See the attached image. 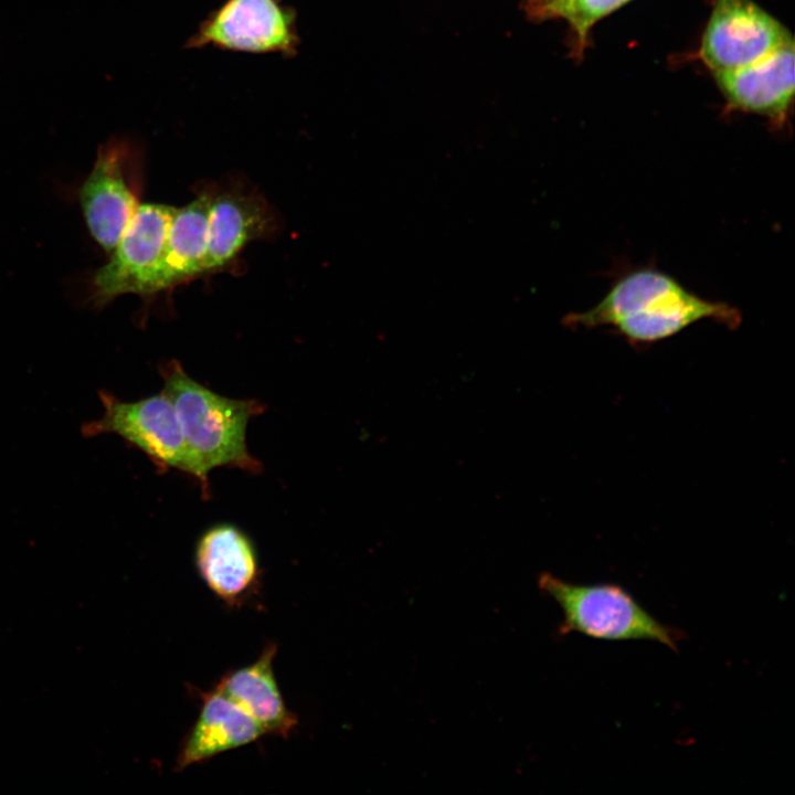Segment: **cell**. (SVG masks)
Returning a JSON list of instances; mask_svg holds the SVG:
<instances>
[{"mask_svg":"<svg viewBox=\"0 0 795 795\" xmlns=\"http://www.w3.org/2000/svg\"><path fill=\"white\" fill-rule=\"evenodd\" d=\"M733 306L702 298L667 273L638 268L619 277L592 308L569 314L568 327H612L633 343H651L701 320L741 324Z\"/></svg>","mask_w":795,"mask_h":795,"instance_id":"1","label":"cell"},{"mask_svg":"<svg viewBox=\"0 0 795 795\" xmlns=\"http://www.w3.org/2000/svg\"><path fill=\"white\" fill-rule=\"evenodd\" d=\"M200 696V713L184 735L177 755L178 771L250 744L265 734L243 709L216 690Z\"/></svg>","mask_w":795,"mask_h":795,"instance_id":"12","label":"cell"},{"mask_svg":"<svg viewBox=\"0 0 795 795\" xmlns=\"http://www.w3.org/2000/svg\"><path fill=\"white\" fill-rule=\"evenodd\" d=\"M793 40L787 30L751 0H716L701 45L716 73L750 64Z\"/></svg>","mask_w":795,"mask_h":795,"instance_id":"8","label":"cell"},{"mask_svg":"<svg viewBox=\"0 0 795 795\" xmlns=\"http://www.w3.org/2000/svg\"><path fill=\"white\" fill-rule=\"evenodd\" d=\"M209 216L208 188L186 206L176 209L163 254L165 289L205 274Z\"/></svg>","mask_w":795,"mask_h":795,"instance_id":"14","label":"cell"},{"mask_svg":"<svg viewBox=\"0 0 795 795\" xmlns=\"http://www.w3.org/2000/svg\"><path fill=\"white\" fill-rule=\"evenodd\" d=\"M552 0H527L526 10L531 18H537Z\"/></svg>","mask_w":795,"mask_h":795,"instance_id":"16","label":"cell"},{"mask_svg":"<svg viewBox=\"0 0 795 795\" xmlns=\"http://www.w3.org/2000/svg\"><path fill=\"white\" fill-rule=\"evenodd\" d=\"M210 194L205 274L229 265L251 242L272 235L276 215L265 198L239 183L213 186Z\"/></svg>","mask_w":795,"mask_h":795,"instance_id":"9","label":"cell"},{"mask_svg":"<svg viewBox=\"0 0 795 795\" xmlns=\"http://www.w3.org/2000/svg\"><path fill=\"white\" fill-rule=\"evenodd\" d=\"M99 399L102 416L84 424L83 435L115 434L147 455L159 469H178L193 476L176 409L163 391L132 402L100 391Z\"/></svg>","mask_w":795,"mask_h":795,"instance_id":"5","label":"cell"},{"mask_svg":"<svg viewBox=\"0 0 795 795\" xmlns=\"http://www.w3.org/2000/svg\"><path fill=\"white\" fill-rule=\"evenodd\" d=\"M794 64L789 40L750 64L716 72V78L731 106L783 124L794 94Z\"/></svg>","mask_w":795,"mask_h":795,"instance_id":"10","label":"cell"},{"mask_svg":"<svg viewBox=\"0 0 795 795\" xmlns=\"http://www.w3.org/2000/svg\"><path fill=\"white\" fill-rule=\"evenodd\" d=\"M538 583L563 613L561 635L574 632L602 640H651L678 648L680 630L660 623L617 584H573L549 573Z\"/></svg>","mask_w":795,"mask_h":795,"instance_id":"3","label":"cell"},{"mask_svg":"<svg viewBox=\"0 0 795 795\" xmlns=\"http://www.w3.org/2000/svg\"><path fill=\"white\" fill-rule=\"evenodd\" d=\"M174 211L166 204L139 205L109 261L92 278L91 300L96 307L121 295L150 296L165 290L163 254Z\"/></svg>","mask_w":795,"mask_h":795,"instance_id":"4","label":"cell"},{"mask_svg":"<svg viewBox=\"0 0 795 795\" xmlns=\"http://www.w3.org/2000/svg\"><path fill=\"white\" fill-rule=\"evenodd\" d=\"M139 159L137 151L126 141L104 145L80 190L87 227L108 254L140 205Z\"/></svg>","mask_w":795,"mask_h":795,"instance_id":"7","label":"cell"},{"mask_svg":"<svg viewBox=\"0 0 795 795\" xmlns=\"http://www.w3.org/2000/svg\"><path fill=\"white\" fill-rule=\"evenodd\" d=\"M299 44L296 12L284 0H225L200 23L186 47L292 57Z\"/></svg>","mask_w":795,"mask_h":795,"instance_id":"6","label":"cell"},{"mask_svg":"<svg viewBox=\"0 0 795 795\" xmlns=\"http://www.w3.org/2000/svg\"><path fill=\"white\" fill-rule=\"evenodd\" d=\"M559 0H552L540 13L538 19H545L549 10L553 4H555Z\"/></svg>","mask_w":795,"mask_h":795,"instance_id":"17","label":"cell"},{"mask_svg":"<svg viewBox=\"0 0 795 795\" xmlns=\"http://www.w3.org/2000/svg\"><path fill=\"white\" fill-rule=\"evenodd\" d=\"M194 562L205 585L223 602L237 605L255 590L259 564L252 539L239 527L222 522L198 539Z\"/></svg>","mask_w":795,"mask_h":795,"instance_id":"11","label":"cell"},{"mask_svg":"<svg viewBox=\"0 0 795 795\" xmlns=\"http://www.w3.org/2000/svg\"><path fill=\"white\" fill-rule=\"evenodd\" d=\"M276 651V645L269 644L255 661L226 672L214 690L243 709L265 734L288 738L298 721L276 682L273 669Z\"/></svg>","mask_w":795,"mask_h":795,"instance_id":"13","label":"cell"},{"mask_svg":"<svg viewBox=\"0 0 795 795\" xmlns=\"http://www.w3.org/2000/svg\"><path fill=\"white\" fill-rule=\"evenodd\" d=\"M162 391L171 400L189 448L193 477L203 495H209V473L219 467L240 468L257 474L261 462L248 451L250 421L265 411L255 399L221 395L191 378L179 361L159 368Z\"/></svg>","mask_w":795,"mask_h":795,"instance_id":"2","label":"cell"},{"mask_svg":"<svg viewBox=\"0 0 795 795\" xmlns=\"http://www.w3.org/2000/svg\"><path fill=\"white\" fill-rule=\"evenodd\" d=\"M628 0H559L549 10L547 18H563L569 21L576 36L577 52H581L590 28L602 17Z\"/></svg>","mask_w":795,"mask_h":795,"instance_id":"15","label":"cell"}]
</instances>
